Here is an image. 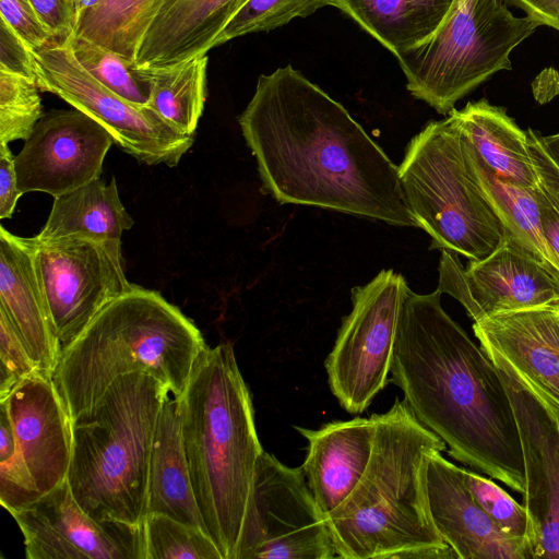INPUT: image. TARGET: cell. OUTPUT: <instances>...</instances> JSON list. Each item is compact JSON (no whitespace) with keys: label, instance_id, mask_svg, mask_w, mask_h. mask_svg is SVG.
<instances>
[{"label":"cell","instance_id":"cell-1","mask_svg":"<svg viewBox=\"0 0 559 559\" xmlns=\"http://www.w3.org/2000/svg\"><path fill=\"white\" fill-rule=\"evenodd\" d=\"M238 123L262 191L280 204L417 227L399 166L343 105L290 64L259 76Z\"/></svg>","mask_w":559,"mask_h":559},{"label":"cell","instance_id":"cell-2","mask_svg":"<svg viewBox=\"0 0 559 559\" xmlns=\"http://www.w3.org/2000/svg\"><path fill=\"white\" fill-rule=\"evenodd\" d=\"M441 294L407 289L391 381L453 459L523 495L524 457L509 394L481 346L444 311Z\"/></svg>","mask_w":559,"mask_h":559},{"label":"cell","instance_id":"cell-3","mask_svg":"<svg viewBox=\"0 0 559 559\" xmlns=\"http://www.w3.org/2000/svg\"><path fill=\"white\" fill-rule=\"evenodd\" d=\"M374 441L365 474L350 496L325 518L336 558H457L430 515L426 469L445 443L395 399L374 414Z\"/></svg>","mask_w":559,"mask_h":559},{"label":"cell","instance_id":"cell-4","mask_svg":"<svg viewBox=\"0 0 559 559\" xmlns=\"http://www.w3.org/2000/svg\"><path fill=\"white\" fill-rule=\"evenodd\" d=\"M181 403L182 439L206 533L223 559H237L264 450L255 428L251 395L231 343L206 346Z\"/></svg>","mask_w":559,"mask_h":559},{"label":"cell","instance_id":"cell-5","mask_svg":"<svg viewBox=\"0 0 559 559\" xmlns=\"http://www.w3.org/2000/svg\"><path fill=\"white\" fill-rule=\"evenodd\" d=\"M206 346L177 306L135 285L103 307L61 350L52 381L71 419L133 371L151 373L181 396Z\"/></svg>","mask_w":559,"mask_h":559},{"label":"cell","instance_id":"cell-6","mask_svg":"<svg viewBox=\"0 0 559 559\" xmlns=\"http://www.w3.org/2000/svg\"><path fill=\"white\" fill-rule=\"evenodd\" d=\"M167 386L145 371L117 378L72 419L68 484L97 521L144 525L152 447Z\"/></svg>","mask_w":559,"mask_h":559},{"label":"cell","instance_id":"cell-7","mask_svg":"<svg viewBox=\"0 0 559 559\" xmlns=\"http://www.w3.org/2000/svg\"><path fill=\"white\" fill-rule=\"evenodd\" d=\"M399 175L417 227L431 238L430 249L480 260L502 242L507 230L474 179L453 115L428 122L413 136Z\"/></svg>","mask_w":559,"mask_h":559},{"label":"cell","instance_id":"cell-8","mask_svg":"<svg viewBox=\"0 0 559 559\" xmlns=\"http://www.w3.org/2000/svg\"><path fill=\"white\" fill-rule=\"evenodd\" d=\"M538 25L515 16L503 0H457L442 27L427 41L397 56L406 88L441 115L501 70Z\"/></svg>","mask_w":559,"mask_h":559},{"label":"cell","instance_id":"cell-9","mask_svg":"<svg viewBox=\"0 0 559 559\" xmlns=\"http://www.w3.org/2000/svg\"><path fill=\"white\" fill-rule=\"evenodd\" d=\"M33 58L39 91L98 121L140 163L175 167L193 145L194 136L176 130L152 107L132 104L98 82L78 61L69 38H55L33 50Z\"/></svg>","mask_w":559,"mask_h":559},{"label":"cell","instance_id":"cell-10","mask_svg":"<svg viewBox=\"0 0 559 559\" xmlns=\"http://www.w3.org/2000/svg\"><path fill=\"white\" fill-rule=\"evenodd\" d=\"M407 282L382 270L352 288V310L343 318L324 367L331 392L349 414L365 412L389 381L400 309Z\"/></svg>","mask_w":559,"mask_h":559},{"label":"cell","instance_id":"cell-11","mask_svg":"<svg viewBox=\"0 0 559 559\" xmlns=\"http://www.w3.org/2000/svg\"><path fill=\"white\" fill-rule=\"evenodd\" d=\"M34 241L37 278L62 350L103 307L135 285L124 274L121 239L76 233Z\"/></svg>","mask_w":559,"mask_h":559},{"label":"cell","instance_id":"cell-12","mask_svg":"<svg viewBox=\"0 0 559 559\" xmlns=\"http://www.w3.org/2000/svg\"><path fill=\"white\" fill-rule=\"evenodd\" d=\"M336 558L324 516L301 467L263 451L259 459L237 559Z\"/></svg>","mask_w":559,"mask_h":559},{"label":"cell","instance_id":"cell-13","mask_svg":"<svg viewBox=\"0 0 559 559\" xmlns=\"http://www.w3.org/2000/svg\"><path fill=\"white\" fill-rule=\"evenodd\" d=\"M480 346L499 371L518 423L525 466L523 506L533 559H559V418L501 354Z\"/></svg>","mask_w":559,"mask_h":559},{"label":"cell","instance_id":"cell-14","mask_svg":"<svg viewBox=\"0 0 559 559\" xmlns=\"http://www.w3.org/2000/svg\"><path fill=\"white\" fill-rule=\"evenodd\" d=\"M437 289L460 301L475 321L485 317L559 304V281L514 236L507 234L487 257L468 260L442 250Z\"/></svg>","mask_w":559,"mask_h":559},{"label":"cell","instance_id":"cell-15","mask_svg":"<svg viewBox=\"0 0 559 559\" xmlns=\"http://www.w3.org/2000/svg\"><path fill=\"white\" fill-rule=\"evenodd\" d=\"M11 515L27 559H146L144 525L95 520L80 507L67 479Z\"/></svg>","mask_w":559,"mask_h":559},{"label":"cell","instance_id":"cell-16","mask_svg":"<svg viewBox=\"0 0 559 559\" xmlns=\"http://www.w3.org/2000/svg\"><path fill=\"white\" fill-rule=\"evenodd\" d=\"M112 144L110 132L83 111H48L15 156L19 188L55 198L84 186L99 178Z\"/></svg>","mask_w":559,"mask_h":559},{"label":"cell","instance_id":"cell-17","mask_svg":"<svg viewBox=\"0 0 559 559\" xmlns=\"http://www.w3.org/2000/svg\"><path fill=\"white\" fill-rule=\"evenodd\" d=\"M5 403L16 451L43 495L68 477L72 419L52 377L38 373L16 385Z\"/></svg>","mask_w":559,"mask_h":559},{"label":"cell","instance_id":"cell-18","mask_svg":"<svg viewBox=\"0 0 559 559\" xmlns=\"http://www.w3.org/2000/svg\"><path fill=\"white\" fill-rule=\"evenodd\" d=\"M433 524L457 559H533L526 539L502 533L468 490L462 467L433 452L426 469Z\"/></svg>","mask_w":559,"mask_h":559},{"label":"cell","instance_id":"cell-19","mask_svg":"<svg viewBox=\"0 0 559 559\" xmlns=\"http://www.w3.org/2000/svg\"><path fill=\"white\" fill-rule=\"evenodd\" d=\"M473 330L480 345L501 354L559 418V304L485 317Z\"/></svg>","mask_w":559,"mask_h":559},{"label":"cell","instance_id":"cell-20","mask_svg":"<svg viewBox=\"0 0 559 559\" xmlns=\"http://www.w3.org/2000/svg\"><path fill=\"white\" fill-rule=\"evenodd\" d=\"M295 429L307 440L300 466L324 519L350 496L369 464L374 441V417L334 420L310 429Z\"/></svg>","mask_w":559,"mask_h":559},{"label":"cell","instance_id":"cell-21","mask_svg":"<svg viewBox=\"0 0 559 559\" xmlns=\"http://www.w3.org/2000/svg\"><path fill=\"white\" fill-rule=\"evenodd\" d=\"M34 252V237L16 236L0 227V310L38 370L52 377L61 348L37 278Z\"/></svg>","mask_w":559,"mask_h":559},{"label":"cell","instance_id":"cell-22","mask_svg":"<svg viewBox=\"0 0 559 559\" xmlns=\"http://www.w3.org/2000/svg\"><path fill=\"white\" fill-rule=\"evenodd\" d=\"M248 0H159L134 58L135 68H165L205 56Z\"/></svg>","mask_w":559,"mask_h":559},{"label":"cell","instance_id":"cell-23","mask_svg":"<svg viewBox=\"0 0 559 559\" xmlns=\"http://www.w3.org/2000/svg\"><path fill=\"white\" fill-rule=\"evenodd\" d=\"M181 405V396L169 394L162 406L151 454L147 514L168 515L206 532L182 439Z\"/></svg>","mask_w":559,"mask_h":559},{"label":"cell","instance_id":"cell-24","mask_svg":"<svg viewBox=\"0 0 559 559\" xmlns=\"http://www.w3.org/2000/svg\"><path fill=\"white\" fill-rule=\"evenodd\" d=\"M464 136L499 177L523 188L539 187V177L530 150L527 131L522 130L503 107L486 99L453 109Z\"/></svg>","mask_w":559,"mask_h":559},{"label":"cell","instance_id":"cell-25","mask_svg":"<svg viewBox=\"0 0 559 559\" xmlns=\"http://www.w3.org/2000/svg\"><path fill=\"white\" fill-rule=\"evenodd\" d=\"M457 0H333L395 57L432 37Z\"/></svg>","mask_w":559,"mask_h":559},{"label":"cell","instance_id":"cell-26","mask_svg":"<svg viewBox=\"0 0 559 559\" xmlns=\"http://www.w3.org/2000/svg\"><path fill=\"white\" fill-rule=\"evenodd\" d=\"M133 224L120 200L116 179L106 185L100 178H95L55 197L47 222L36 237L48 240L81 233L121 239Z\"/></svg>","mask_w":559,"mask_h":559},{"label":"cell","instance_id":"cell-27","mask_svg":"<svg viewBox=\"0 0 559 559\" xmlns=\"http://www.w3.org/2000/svg\"><path fill=\"white\" fill-rule=\"evenodd\" d=\"M474 179L507 234L520 240L559 281V260L544 234L536 189L523 188L496 175L465 138Z\"/></svg>","mask_w":559,"mask_h":559},{"label":"cell","instance_id":"cell-28","mask_svg":"<svg viewBox=\"0 0 559 559\" xmlns=\"http://www.w3.org/2000/svg\"><path fill=\"white\" fill-rule=\"evenodd\" d=\"M207 56L165 68H135L150 90L148 106L179 132L194 136L206 98Z\"/></svg>","mask_w":559,"mask_h":559},{"label":"cell","instance_id":"cell-29","mask_svg":"<svg viewBox=\"0 0 559 559\" xmlns=\"http://www.w3.org/2000/svg\"><path fill=\"white\" fill-rule=\"evenodd\" d=\"M159 0H99L73 35L114 51L134 64L140 41Z\"/></svg>","mask_w":559,"mask_h":559},{"label":"cell","instance_id":"cell-30","mask_svg":"<svg viewBox=\"0 0 559 559\" xmlns=\"http://www.w3.org/2000/svg\"><path fill=\"white\" fill-rule=\"evenodd\" d=\"M69 41L78 61L98 82L132 104L148 105V85L133 63L83 37L72 34Z\"/></svg>","mask_w":559,"mask_h":559},{"label":"cell","instance_id":"cell-31","mask_svg":"<svg viewBox=\"0 0 559 559\" xmlns=\"http://www.w3.org/2000/svg\"><path fill=\"white\" fill-rule=\"evenodd\" d=\"M146 559H223L201 528L164 514H147L144 521Z\"/></svg>","mask_w":559,"mask_h":559},{"label":"cell","instance_id":"cell-32","mask_svg":"<svg viewBox=\"0 0 559 559\" xmlns=\"http://www.w3.org/2000/svg\"><path fill=\"white\" fill-rule=\"evenodd\" d=\"M34 79L0 71V144L27 140L44 116Z\"/></svg>","mask_w":559,"mask_h":559},{"label":"cell","instance_id":"cell-33","mask_svg":"<svg viewBox=\"0 0 559 559\" xmlns=\"http://www.w3.org/2000/svg\"><path fill=\"white\" fill-rule=\"evenodd\" d=\"M332 3L333 0H248L222 31L216 46L247 34L277 28Z\"/></svg>","mask_w":559,"mask_h":559},{"label":"cell","instance_id":"cell-34","mask_svg":"<svg viewBox=\"0 0 559 559\" xmlns=\"http://www.w3.org/2000/svg\"><path fill=\"white\" fill-rule=\"evenodd\" d=\"M462 472L468 490L496 526L510 537L528 542V518L525 507L478 472L464 467Z\"/></svg>","mask_w":559,"mask_h":559},{"label":"cell","instance_id":"cell-35","mask_svg":"<svg viewBox=\"0 0 559 559\" xmlns=\"http://www.w3.org/2000/svg\"><path fill=\"white\" fill-rule=\"evenodd\" d=\"M38 373L41 372L27 353L11 321L0 310V402L4 401L21 382Z\"/></svg>","mask_w":559,"mask_h":559},{"label":"cell","instance_id":"cell-36","mask_svg":"<svg viewBox=\"0 0 559 559\" xmlns=\"http://www.w3.org/2000/svg\"><path fill=\"white\" fill-rule=\"evenodd\" d=\"M40 497L32 475L15 453L10 459L0 461V502L10 514Z\"/></svg>","mask_w":559,"mask_h":559},{"label":"cell","instance_id":"cell-37","mask_svg":"<svg viewBox=\"0 0 559 559\" xmlns=\"http://www.w3.org/2000/svg\"><path fill=\"white\" fill-rule=\"evenodd\" d=\"M3 20L32 49L36 50L55 39L43 24L29 0H0Z\"/></svg>","mask_w":559,"mask_h":559},{"label":"cell","instance_id":"cell-38","mask_svg":"<svg viewBox=\"0 0 559 559\" xmlns=\"http://www.w3.org/2000/svg\"><path fill=\"white\" fill-rule=\"evenodd\" d=\"M0 71L20 74L35 80L33 50L1 19Z\"/></svg>","mask_w":559,"mask_h":559},{"label":"cell","instance_id":"cell-39","mask_svg":"<svg viewBox=\"0 0 559 559\" xmlns=\"http://www.w3.org/2000/svg\"><path fill=\"white\" fill-rule=\"evenodd\" d=\"M530 150L542 188L559 205V165L551 158L540 140V133L527 129Z\"/></svg>","mask_w":559,"mask_h":559},{"label":"cell","instance_id":"cell-40","mask_svg":"<svg viewBox=\"0 0 559 559\" xmlns=\"http://www.w3.org/2000/svg\"><path fill=\"white\" fill-rule=\"evenodd\" d=\"M23 193L17 183L15 156L8 144H0V218H11Z\"/></svg>","mask_w":559,"mask_h":559},{"label":"cell","instance_id":"cell-41","mask_svg":"<svg viewBox=\"0 0 559 559\" xmlns=\"http://www.w3.org/2000/svg\"><path fill=\"white\" fill-rule=\"evenodd\" d=\"M29 2L56 39L64 40L73 34L68 0H29Z\"/></svg>","mask_w":559,"mask_h":559},{"label":"cell","instance_id":"cell-42","mask_svg":"<svg viewBox=\"0 0 559 559\" xmlns=\"http://www.w3.org/2000/svg\"><path fill=\"white\" fill-rule=\"evenodd\" d=\"M523 10L538 26H548L559 32V0H503Z\"/></svg>","mask_w":559,"mask_h":559},{"label":"cell","instance_id":"cell-43","mask_svg":"<svg viewBox=\"0 0 559 559\" xmlns=\"http://www.w3.org/2000/svg\"><path fill=\"white\" fill-rule=\"evenodd\" d=\"M536 193L545 237L554 254L559 260V205L542 188L540 182Z\"/></svg>","mask_w":559,"mask_h":559},{"label":"cell","instance_id":"cell-44","mask_svg":"<svg viewBox=\"0 0 559 559\" xmlns=\"http://www.w3.org/2000/svg\"><path fill=\"white\" fill-rule=\"evenodd\" d=\"M16 451V442L5 403L0 402V461L10 459Z\"/></svg>","mask_w":559,"mask_h":559},{"label":"cell","instance_id":"cell-45","mask_svg":"<svg viewBox=\"0 0 559 559\" xmlns=\"http://www.w3.org/2000/svg\"><path fill=\"white\" fill-rule=\"evenodd\" d=\"M98 1L99 0H68L73 33L86 12L96 5Z\"/></svg>","mask_w":559,"mask_h":559},{"label":"cell","instance_id":"cell-46","mask_svg":"<svg viewBox=\"0 0 559 559\" xmlns=\"http://www.w3.org/2000/svg\"><path fill=\"white\" fill-rule=\"evenodd\" d=\"M540 140L551 158L559 165V133L542 135Z\"/></svg>","mask_w":559,"mask_h":559}]
</instances>
